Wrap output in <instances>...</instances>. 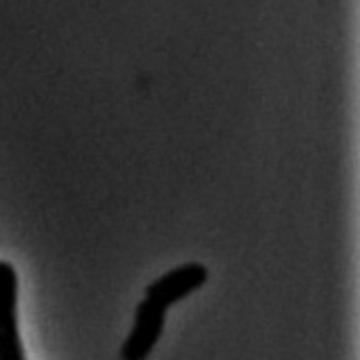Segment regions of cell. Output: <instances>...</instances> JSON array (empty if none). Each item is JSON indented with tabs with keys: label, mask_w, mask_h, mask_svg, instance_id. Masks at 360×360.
Masks as SVG:
<instances>
[{
	"label": "cell",
	"mask_w": 360,
	"mask_h": 360,
	"mask_svg": "<svg viewBox=\"0 0 360 360\" xmlns=\"http://www.w3.org/2000/svg\"><path fill=\"white\" fill-rule=\"evenodd\" d=\"M207 278H210V271H207L201 262H187L180 264V267L167 271L165 276H160L146 288V297L148 301L158 303L165 310L169 306H176L178 301L187 299L192 292L201 290Z\"/></svg>",
	"instance_id": "obj_3"
},
{
	"label": "cell",
	"mask_w": 360,
	"mask_h": 360,
	"mask_svg": "<svg viewBox=\"0 0 360 360\" xmlns=\"http://www.w3.org/2000/svg\"><path fill=\"white\" fill-rule=\"evenodd\" d=\"M165 321L167 310L162 306L141 299L135 310V324H132L126 342L121 347V360H148L160 338H162Z\"/></svg>",
	"instance_id": "obj_2"
},
{
	"label": "cell",
	"mask_w": 360,
	"mask_h": 360,
	"mask_svg": "<svg viewBox=\"0 0 360 360\" xmlns=\"http://www.w3.org/2000/svg\"><path fill=\"white\" fill-rule=\"evenodd\" d=\"M0 360H25L18 335V276L5 260H0Z\"/></svg>",
	"instance_id": "obj_1"
}]
</instances>
